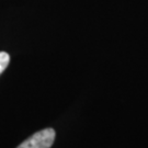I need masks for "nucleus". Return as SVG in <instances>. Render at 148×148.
Masks as SVG:
<instances>
[{
  "label": "nucleus",
  "instance_id": "nucleus-2",
  "mask_svg": "<svg viewBox=\"0 0 148 148\" xmlns=\"http://www.w3.org/2000/svg\"><path fill=\"white\" fill-rule=\"evenodd\" d=\"M10 63V55L5 52H0V76Z\"/></svg>",
  "mask_w": 148,
  "mask_h": 148
},
{
  "label": "nucleus",
  "instance_id": "nucleus-1",
  "mask_svg": "<svg viewBox=\"0 0 148 148\" xmlns=\"http://www.w3.org/2000/svg\"><path fill=\"white\" fill-rule=\"evenodd\" d=\"M56 137V133L53 128H45L36 132L25 139L16 148H51Z\"/></svg>",
  "mask_w": 148,
  "mask_h": 148
}]
</instances>
